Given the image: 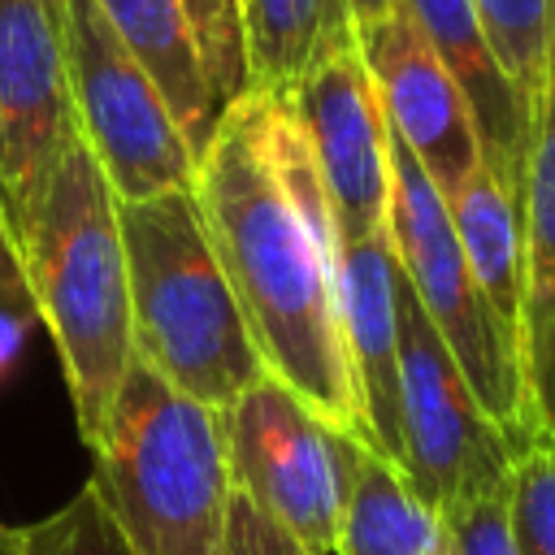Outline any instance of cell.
<instances>
[{"label": "cell", "instance_id": "obj_17", "mask_svg": "<svg viewBox=\"0 0 555 555\" xmlns=\"http://www.w3.org/2000/svg\"><path fill=\"white\" fill-rule=\"evenodd\" d=\"M351 39L347 0H243L251 91L291 95L317 61Z\"/></svg>", "mask_w": 555, "mask_h": 555}, {"label": "cell", "instance_id": "obj_9", "mask_svg": "<svg viewBox=\"0 0 555 555\" xmlns=\"http://www.w3.org/2000/svg\"><path fill=\"white\" fill-rule=\"evenodd\" d=\"M78 130L65 69V0H0V230Z\"/></svg>", "mask_w": 555, "mask_h": 555}, {"label": "cell", "instance_id": "obj_27", "mask_svg": "<svg viewBox=\"0 0 555 555\" xmlns=\"http://www.w3.org/2000/svg\"><path fill=\"white\" fill-rule=\"evenodd\" d=\"M13 551H17V529L0 525V555H13Z\"/></svg>", "mask_w": 555, "mask_h": 555}, {"label": "cell", "instance_id": "obj_15", "mask_svg": "<svg viewBox=\"0 0 555 555\" xmlns=\"http://www.w3.org/2000/svg\"><path fill=\"white\" fill-rule=\"evenodd\" d=\"M95 9L113 26V35L126 43V52L147 69V78L165 95L178 130L186 134L199 160L225 108L208 87L186 4L182 0H95Z\"/></svg>", "mask_w": 555, "mask_h": 555}, {"label": "cell", "instance_id": "obj_24", "mask_svg": "<svg viewBox=\"0 0 555 555\" xmlns=\"http://www.w3.org/2000/svg\"><path fill=\"white\" fill-rule=\"evenodd\" d=\"M225 555H308L273 516H264L251 499L230 494L225 512Z\"/></svg>", "mask_w": 555, "mask_h": 555}, {"label": "cell", "instance_id": "obj_16", "mask_svg": "<svg viewBox=\"0 0 555 555\" xmlns=\"http://www.w3.org/2000/svg\"><path fill=\"white\" fill-rule=\"evenodd\" d=\"M447 212L486 304L520 347V299H525L520 199L486 165H477L464 178V186L447 199Z\"/></svg>", "mask_w": 555, "mask_h": 555}, {"label": "cell", "instance_id": "obj_19", "mask_svg": "<svg viewBox=\"0 0 555 555\" xmlns=\"http://www.w3.org/2000/svg\"><path fill=\"white\" fill-rule=\"evenodd\" d=\"M468 4L477 13V26L494 61L533 108L546 87V69L555 52V0H468Z\"/></svg>", "mask_w": 555, "mask_h": 555}, {"label": "cell", "instance_id": "obj_2", "mask_svg": "<svg viewBox=\"0 0 555 555\" xmlns=\"http://www.w3.org/2000/svg\"><path fill=\"white\" fill-rule=\"evenodd\" d=\"M9 251L30 308L61 351L78 434L91 442L134 360V338L117 195L82 130L65 139L56 165L35 186L9 234Z\"/></svg>", "mask_w": 555, "mask_h": 555}, {"label": "cell", "instance_id": "obj_1", "mask_svg": "<svg viewBox=\"0 0 555 555\" xmlns=\"http://www.w3.org/2000/svg\"><path fill=\"white\" fill-rule=\"evenodd\" d=\"M264 373L369 447L338 325V225L286 95L234 100L191 182Z\"/></svg>", "mask_w": 555, "mask_h": 555}, {"label": "cell", "instance_id": "obj_10", "mask_svg": "<svg viewBox=\"0 0 555 555\" xmlns=\"http://www.w3.org/2000/svg\"><path fill=\"white\" fill-rule=\"evenodd\" d=\"M286 100L308 134L338 238L390 230V130L356 39L317 61Z\"/></svg>", "mask_w": 555, "mask_h": 555}, {"label": "cell", "instance_id": "obj_13", "mask_svg": "<svg viewBox=\"0 0 555 555\" xmlns=\"http://www.w3.org/2000/svg\"><path fill=\"white\" fill-rule=\"evenodd\" d=\"M399 4L408 9L416 30L438 52L455 91L464 95L473 134L481 147V165L520 199L529 139H533V108L525 104V95L512 87V78L494 61L473 4L468 0H399Z\"/></svg>", "mask_w": 555, "mask_h": 555}, {"label": "cell", "instance_id": "obj_8", "mask_svg": "<svg viewBox=\"0 0 555 555\" xmlns=\"http://www.w3.org/2000/svg\"><path fill=\"white\" fill-rule=\"evenodd\" d=\"M65 69L74 121L117 204L186 191L195 182L186 134L95 0H65Z\"/></svg>", "mask_w": 555, "mask_h": 555}, {"label": "cell", "instance_id": "obj_18", "mask_svg": "<svg viewBox=\"0 0 555 555\" xmlns=\"http://www.w3.org/2000/svg\"><path fill=\"white\" fill-rule=\"evenodd\" d=\"M334 555H455L442 512L425 507L399 468L369 447L356 460Z\"/></svg>", "mask_w": 555, "mask_h": 555}, {"label": "cell", "instance_id": "obj_20", "mask_svg": "<svg viewBox=\"0 0 555 555\" xmlns=\"http://www.w3.org/2000/svg\"><path fill=\"white\" fill-rule=\"evenodd\" d=\"M507 525L516 555H555V438H538L516 455Z\"/></svg>", "mask_w": 555, "mask_h": 555}, {"label": "cell", "instance_id": "obj_11", "mask_svg": "<svg viewBox=\"0 0 555 555\" xmlns=\"http://www.w3.org/2000/svg\"><path fill=\"white\" fill-rule=\"evenodd\" d=\"M356 48L373 74L386 126L403 139V147L442 191V199H451L464 186V178L481 165V147L473 134L468 104L442 69L438 52L416 30L403 4L360 26Z\"/></svg>", "mask_w": 555, "mask_h": 555}, {"label": "cell", "instance_id": "obj_14", "mask_svg": "<svg viewBox=\"0 0 555 555\" xmlns=\"http://www.w3.org/2000/svg\"><path fill=\"white\" fill-rule=\"evenodd\" d=\"M525 299H520V369L542 438H555V52L546 87L533 104V139L520 191Z\"/></svg>", "mask_w": 555, "mask_h": 555}, {"label": "cell", "instance_id": "obj_23", "mask_svg": "<svg viewBox=\"0 0 555 555\" xmlns=\"http://www.w3.org/2000/svg\"><path fill=\"white\" fill-rule=\"evenodd\" d=\"M442 520H447L455 555H516L512 525H507V494L451 507L442 512Z\"/></svg>", "mask_w": 555, "mask_h": 555}, {"label": "cell", "instance_id": "obj_3", "mask_svg": "<svg viewBox=\"0 0 555 555\" xmlns=\"http://www.w3.org/2000/svg\"><path fill=\"white\" fill-rule=\"evenodd\" d=\"M134 356L195 403L225 412L260 373L247 317L212 247L195 191L117 204Z\"/></svg>", "mask_w": 555, "mask_h": 555}, {"label": "cell", "instance_id": "obj_4", "mask_svg": "<svg viewBox=\"0 0 555 555\" xmlns=\"http://www.w3.org/2000/svg\"><path fill=\"white\" fill-rule=\"evenodd\" d=\"M91 490L134 555H225L230 464L221 412L130 360L100 434Z\"/></svg>", "mask_w": 555, "mask_h": 555}, {"label": "cell", "instance_id": "obj_22", "mask_svg": "<svg viewBox=\"0 0 555 555\" xmlns=\"http://www.w3.org/2000/svg\"><path fill=\"white\" fill-rule=\"evenodd\" d=\"M191 35L208 74V87L221 108L251 91L247 82V43H243V0H182Z\"/></svg>", "mask_w": 555, "mask_h": 555}, {"label": "cell", "instance_id": "obj_7", "mask_svg": "<svg viewBox=\"0 0 555 555\" xmlns=\"http://www.w3.org/2000/svg\"><path fill=\"white\" fill-rule=\"evenodd\" d=\"M399 473L425 507L451 512L507 494L516 447L468 390L408 282H399Z\"/></svg>", "mask_w": 555, "mask_h": 555}, {"label": "cell", "instance_id": "obj_12", "mask_svg": "<svg viewBox=\"0 0 555 555\" xmlns=\"http://www.w3.org/2000/svg\"><path fill=\"white\" fill-rule=\"evenodd\" d=\"M399 260L390 230L338 238V325L369 429V451L403 468L399 434Z\"/></svg>", "mask_w": 555, "mask_h": 555}, {"label": "cell", "instance_id": "obj_6", "mask_svg": "<svg viewBox=\"0 0 555 555\" xmlns=\"http://www.w3.org/2000/svg\"><path fill=\"white\" fill-rule=\"evenodd\" d=\"M221 434L234 494L273 516L308 555H334L364 442L273 373H260L221 412Z\"/></svg>", "mask_w": 555, "mask_h": 555}, {"label": "cell", "instance_id": "obj_21", "mask_svg": "<svg viewBox=\"0 0 555 555\" xmlns=\"http://www.w3.org/2000/svg\"><path fill=\"white\" fill-rule=\"evenodd\" d=\"M13 555H134V551L121 538L108 507L100 503V494L87 486L61 512L17 529Z\"/></svg>", "mask_w": 555, "mask_h": 555}, {"label": "cell", "instance_id": "obj_5", "mask_svg": "<svg viewBox=\"0 0 555 555\" xmlns=\"http://www.w3.org/2000/svg\"><path fill=\"white\" fill-rule=\"evenodd\" d=\"M390 243L408 291L442 334L468 390L520 455L529 442L542 438L525 390L520 347L486 304L460 251L442 191L429 182V173L416 165V156L403 147L395 130H390Z\"/></svg>", "mask_w": 555, "mask_h": 555}, {"label": "cell", "instance_id": "obj_25", "mask_svg": "<svg viewBox=\"0 0 555 555\" xmlns=\"http://www.w3.org/2000/svg\"><path fill=\"white\" fill-rule=\"evenodd\" d=\"M17 299L30 304L26 282H22V273H17V260H13V251H9V238H4V230H0V304H17Z\"/></svg>", "mask_w": 555, "mask_h": 555}, {"label": "cell", "instance_id": "obj_26", "mask_svg": "<svg viewBox=\"0 0 555 555\" xmlns=\"http://www.w3.org/2000/svg\"><path fill=\"white\" fill-rule=\"evenodd\" d=\"M390 9H399V0H347V13H351V35L377 17H386Z\"/></svg>", "mask_w": 555, "mask_h": 555}]
</instances>
